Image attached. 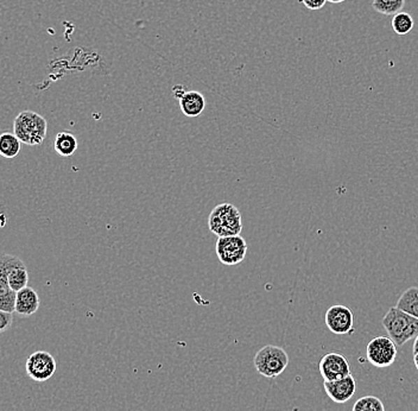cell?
Instances as JSON below:
<instances>
[{
    "label": "cell",
    "instance_id": "obj_1",
    "mask_svg": "<svg viewBox=\"0 0 418 411\" xmlns=\"http://www.w3.org/2000/svg\"><path fill=\"white\" fill-rule=\"evenodd\" d=\"M383 327L397 347H402L408 341L418 336V319L403 312L397 307H391L382 320Z\"/></svg>",
    "mask_w": 418,
    "mask_h": 411
},
{
    "label": "cell",
    "instance_id": "obj_2",
    "mask_svg": "<svg viewBox=\"0 0 418 411\" xmlns=\"http://www.w3.org/2000/svg\"><path fill=\"white\" fill-rule=\"evenodd\" d=\"M47 119L34 111L20 112L13 122V134L20 142L30 147H37L47 137Z\"/></svg>",
    "mask_w": 418,
    "mask_h": 411
},
{
    "label": "cell",
    "instance_id": "obj_3",
    "mask_svg": "<svg viewBox=\"0 0 418 411\" xmlns=\"http://www.w3.org/2000/svg\"><path fill=\"white\" fill-rule=\"evenodd\" d=\"M208 227L217 238L239 236L243 231L240 212L231 203L215 206L209 214Z\"/></svg>",
    "mask_w": 418,
    "mask_h": 411
},
{
    "label": "cell",
    "instance_id": "obj_4",
    "mask_svg": "<svg viewBox=\"0 0 418 411\" xmlns=\"http://www.w3.org/2000/svg\"><path fill=\"white\" fill-rule=\"evenodd\" d=\"M253 363L261 376L273 380L280 376L288 368L289 356L283 348L266 345L257 352Z\"/></svg>",
    "mask_w": 418,
    "mask_h": 411
},
{
    "label": "cell",
    "instance_id": "obj_5",
    "mask_svg": "<svg viewBox=\"0 0 418 411\" xmlns=\"http://www.w3.org/2000/svg\"><path fill=\"white\" fill-rule=\"evenodd\" d=\"M0 278L6 280L10 288L15 290L16 293L29 287V273L24 261L8 253L1 254Z\"/></svg>",
    "mask_w": 418,
    "mask_h": 411
},
{
    "label": "cell",
    "instance_id": "obj_6",
    "mask_svg": "<svg viewBox=\"0 0 418 411\" xmlns=\"http://www.w3.org/2000/svg\"><path fill=\"white\" fill-rule=\"evenodd\" d=\"M366 356L375 368H389L397 358V346L389 336H377L367 345Z\"/></svg>",
    "mask_w": 418,
    "mask_h": 411
},
{
    "label": "cell",
    "instance_id": "obj_7",
    "mask_svg": "<svg viewBox=\"0 0 418 411\" xmlns=\"http://www.w3.org/2000/svg\"><path fill=\"white\" fill-rule=\"evenodd\" d=\"M215 251L219 261L224 265H238L244 261L247 253V243L239 236L217 238Z\"/></svg>",
    "mask_w": 418,
    "mask_h": 411
},
{
    "label": "cell",
    "instance_id": "obj_8",
    "mask_svg": "<svg viewBox=\"0 0 418 411\" xmlns=\"http://www.w3.org/2000/svg\"><path fill=\"white\" fill-rule=\"evenodd\" d=\"M27 373L28 376L35 382H47L50 380L56 370H57V364L54 356L49 352L45 351H37V352L32 353L31 356H28L27 359Z\"/></svg>",
    "mask_w": 418,
    "mask_h": 411
},
{
    "label": "cell",
    "instance_id": "obj_9",
    "mask_svg": "<svg viewBox=\"0 0 418 411\" xmlns=\"http://www.w3.org/2000/svg\"><path fill=\"white\" fill-rule=\"evenodd\" d=\"M328 329L336 336H352L354 333V314L346 305H331L326 312Z\"/></svg>",
    "mask_w": 418,
    "mask_h": 411
},
{
    "label": "cell",
    "instance_id": "obj_10",
    "mask_svg": "<svg viewBox=\"0 0 418 411\" xmlns=\"http://www.w3.org/2000/svg\"><path fill=\"white\" fill-rule=\"evenodd\" d=\"M319 373L324 382L340 380L351 375V366L346 356L340 353H328L319 361Z\"/></svg>",
    "mask_w": 418,
    "mask_h": 411
},
{
    "label": "cell",
    "instance_id": "obj_11",
    "mask_svg": "<svg viewBox=\"0 0 418 411\" xmlns=\"http://www.w3.org/2000/svg\"><path fill=\"white\" fill-rule=\"evenodd\" d=\"M324 391L333 402L338 404L346 403L351 400L356 391V383L354 377L349 375L340 380L324 382Z\"/></svg>",
    "mask_w": 418,
    "mask_h": 411
},
{
    "label": "cell",
    "instance_id": "obj_12",
    "mask_svg": "<svg viewBox=\"0 0 418 411\" xmlns=\"http://www.w3.org/2000/svg\"><path fill=\"white\" fill-rule=\"evenodd\" d=\"M40 305V296L31 287H27L17 293L16 312L22 317H31L38 310Z\"/></svg>",
    "mask_w": 418,
    "mask_h": 411
},
{
    "label": "cell",
    "instance_id": "obj_13",
    "mask_svg": "<svg viewBox=\"0 0 418 411\" xmlns=\"http://www.w3.org/2000/svg\"><path fill=\"white\" fill-rule=\"evenodd\" d=\"M178 103L182 113L189 118H196L205 111V96L198 91H187L183 93L178 99Z\"/></svg>",
    "mask_w": 418,
    "mask_h": 411
},
{
    "label": "cell",
    "instance_id": "obj_14",
    "mask_svg": "<svg viewBox=\"0 0 418 411\" xmlns=\"http://www.w3.org/2000/svg\"><path fill=\"white\" fill-rule=\"evenodd\" d=\"M78 147H79L78 139L75 136L71 135V132L64 131L56 135L54 149L59 156L71 157L78 150Z\"/></svg>",
    "mask_w": 418,
    "mask_h": 411
},
{
    "label": "cell",
    "instance_id": "obj_15",
    "mask_svg": "<svg viewBox=\"0 0 418 411\" xmlns=\"http://www.w3.org/2000/svg\"><path fill=\"white\" fill-rule=\"evenodd\" d=\"M397 308L403 312L410 314L411 317L418 319V288L417 287H411L407 289L402 296L399 297L398 302L396 305Z\"/></svg>",
    "mask_w": 418,
    "mask_h": 411
},
{
    "label": "cell",
    "instance_id": "obj_16",
    "mask_svg": "<svg viewBox=\"0 0 418 411\" xmlns=\"http://www.w3.org/2000/svg\"><path fill=\"white\" fill-rule=\"evenodd\" d=\"M22 142L15 134L4 132L0 136V154L5 159H15L22 149Z\"/></svg>",
    "mask_w": 418,
    "mask_h": 411
},
{
    "label": "cell",
    "instance_id": "obj_17",
    "mask_svg": "<svg viewBox=\"0 0 418 411\" xmlns=\"http://www.w3.org/2000/svg\"><path fill=\"white\" fill-rule=\"evenodd\" d=\"M17 293L12 290L6 280L0 278V310L16 312Z\"/></svg>",
    "mask_w": 418,
    "mask_h": 411
},
{
    "label": "cell",
    "instance_id": "obj_18",
    "mask_svg": "<svg viewBox=\"0 0 418 411\" xmlns=\"http://www.w3.org/2000/svg\"><path fill=\"white\" fill-rule=\"evenodd\" d=\"M405 6V0H373L372 8L384 16H395L402 12Z\"/></svg>",
    "mask_w": 418,
    "mask_h": 411
},
{
    "label": "cell",
    "instance_id": "obj_19",
    "mask_svg": "<svg viewBox=\"0 0 418 411\" xmlns=\"http://www.w3.org/2000/svg\"><path fill=\"white\" fill-rule=\"evenodd\" d=\"M391 25H392V30H394L397 35L405 36L414 29V18H412L410 13H408V12H398V13L395 15L394 18H392Z\"/></svg>",
    "mask_w": 418,
    "mask_h": 411
},
{
    "label": "cell",
    "instance_id": "obj_20",
    "mask_svg": "<svg viewBox=\"0 0 418 411\" xmlns=\"http://www.w3.org/2000/svg\"><path fill=\"white\" fill-rule=\"evenodd\" d=\"M352 411H385V407L378 397L365 396L355 402Z\"/></svg>",
    "mask_w": 418,
    "mask_h": 411
},
{
    "label": "cell",
    "instance_id": "obj_21",
    "mask_svg": "<svg viewBox=\"0 0 418 411\" xmlns=\"http://www.w3.org/2000/svg\"><path fill=\"white\" fill-rule=\"evenodd\" d=\"M13 315L12 312L0 310V332H5L11 327Z\"/></svg>",
    "mask_w": 418,
    "mask_h": 411
},
{
    "label": "cell",
    "instance_id": "obj_22",
    "mask_svg": "<svg viewBox=\"0 0 418 411\" xmlns=\"http://www.w3.org/2000/svg\"><path fill=\"white\" fill-rule=\"evenodd\" d=\"M300 1L309 10H321L327 3V0H300Z\"/></svg>",
    "mask_w": 418,
    "mask_h": 411
},
{
    "label": "cell",
    "instance_id": "obj_23",
    "mask_svg": "<svg viewBox=\"0 0 418 411\" xmlns=\"http://www.w3.org/2000/svg\"><path fill=\"white\" fill-rule=\"evenodd\" d=\"M412 352L415 354H418V336L415 338L414 347H412Z\"/></svg>",
    "mask_w": 418,
    "mask_h": 411
},
{
    "label": "cell",
    "instance_id": "obj_24",
    "mask_svg": "<svg viewBox=\"0 0 418 411\" xmlns=\"http://www.w3.org/2000/svg\"><path fill=\"white\" fill-rule=\"evenodd\" d=\"M331 4H340V3H343V1H346V0H327Z\"/></svg>",
    "mask_w": 418,
    "mask_h": 411
},
{
    "label": "cell",
    "instance_id": "obj_25",
    "mask_svg": "<svg viewBox=\"0 0 418 411\" xmlns=\"http://www.w3.org/2000/svg\"><path fill=\"white\" fill-rule=\"evenodd\" d=\"M414 363H415V366H416V368H417V371H418V354H415Z\"/></svg>",
    "mask_w": 418,
    "mask_h": 411
}]
</instances>
